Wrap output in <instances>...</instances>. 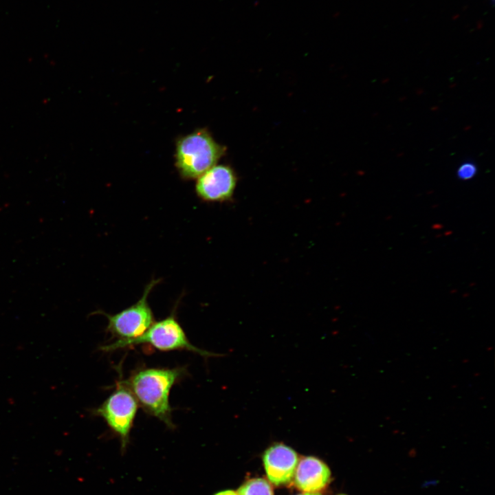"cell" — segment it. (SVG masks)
I'll list each match as a JSON object with an SVG mask.
<instances>
[{
	"label": "cell",
	"instance_id": "7a4b0ae2",
	"mask_svg": "<svg viewBox=\"0 0 495 495\" xmlns=\"http://www.w3.org/2000/svg\"><path fill=\"white\" fill-rule=\"evenodd\" d=\"M225 148L206 129H197L179 138L176 143L175 166L184 179H197L216 165Z\"/></svg>",
	"mask_w": 495,
	"mask_h": 495
},
{
	"label": "cell",
	"instance_id": "8fae6325",
	"mask_svg": "<svg viewBox=\"0 0 495 495\" xmlns=\"http://www.w3.org/2000/svg\"><path fill=\"white\" fill-rule=\"evenodd\" d=\"M214 495H237L236 492L232 490H224L219 492Z\"/></svg>",
	"mask_w": 495,
	"mask_h": 495
},
{
	"label": "cell",
	"instance_id": "7c38bea8",
	"mask_svg": "<svg viewBox=\"0 0 495 495\" xmlns=\"http://www.w3.org/2000/svg\"><path fill=\"white\" fill-rule=\"evenodd\" d=\"M297 495H321L317 492H304Z\"/></svg>",
	"mask_w": 495,
	"mask_h": 495
},
{
	"label": "cell",
	"instance_id": "3957f363",
	"mask_svg": "<svg viewBox=\"0 0 495 495\" xmlns=\"http://www.w3.org/2000/svg\"><path fill=\"white\" fill-rule=\"evenodd\" d=\"M140 344H148L161 351H189L205 358L220 355L193 345L176 318L175 311L166 318L155 321L140 336L129 340H116L101 346L100 350L109 352Z\"/></svg>",
	"mask_w": 495,
	"mask_h": 495
},
{
	"label": "cell",
	"instance_id": "52a82bcc",
	"mask_svg": "<svg viewBox=\"0 0 495 495\" xmlns=\"http://www.w3.org/2000/svg\"><path fill=\"white\" fill-rule=\"evenodd\" d=\"M263 460L267 478L275 485H287L294 478L298 456L289 446L274 443L265 450Z\"/></svg>",
	"mask_w": 495,
	"mask_h": 495
},
{
	"label": "cell",
	"instance_id": "ba28073f",
	"mask_svg": "<svg viewBox=\"0 0 495 495\" xmlns=\"http://www.w3.org/2000/svg\"><path fill=\"white\" fill-rule=\"evenodd\" d=\"M328 466L314 456L298 461L294 476L295 486L305 492H316L324 488L330 481Z\"/></svg>",
	"mask_w": 495,
	"mask_h": 495
},
{
	"label": "cell",
	"instance_id": "8992f818",
	"mask_svg": "<svg viewBox=\"0 0 495 495\" xmlns=\"http://www.w3.org/2000/svg\"><path fill=\"white\" fill-rule=\"evenodd\" d=\"M236 184V174L231 167L214 165L197 178L195 191L205 201H225L232 197Z\"/></svg>",
	"mask_w": 495,
	"mask_h": 495
},
{
	"label": "cell",
	"instance_id": "4fadbf2b",
	"mask_svg": "<svg viewBox=\"0 0 495 495\" xmlns=\"http://www.w3.org/2000/svg\"><path fill=\"white\" fill-rule=\"evenodd\" d=\"M339 495H344V494H339Z\"/></svg>",
	"mask_w": 495,
	"mask_h": 495
},
{
	"label": "cell",
	"instance_id": "30bf717a",
	"mask_svg": "<svg viewBox=\"0 0 495 495\" xmlns=\"http://www.w3.org/2000/svg\"><path fill=\"white\" fill-rule=\"evenodd\" d=\"M476 172V168L473 164L465 163L459 167L457 175L462 179H468L474 177Z\"/></svg>",
	"mask_w": 495,
	"mask_h": 495
},
{
	"label": "cell",
	"instance_id": "9c48e42d",
	"mask_svg": "<svg viewBox=\"0 0 495 495\" xmlns=\"http://www.w3.org/2000/svg\"><path fill=\"white\" fill-rule=\"evenodd\" d=\"M237 495H274L271 485L263 478H253L241 485Z\"/></svg>",
	"mask_w": 495,
	"mask_h": 495
},
{
	"label": "cell",
	"instance_id": "277c9868",
	"mask_svg": "<svg viewBox=\"0 0 495 495\" xmlns=\"http://www.w3.org/2000/svg\"><path fill=\"white\" fill-rule=\"evenodd\" d=\"M138 408L136 399L121 379L116 382L115 389L109 397L91 412L104 421L119 438L124 452L129 441Z\"/></svg>",
	"mask_w": 495,
	"mask_h": 495
},
{
	"label": "cell",
	"instance_id": "6da1fadb",
	"mask_svg": "<svg viewBox=\"0 0 495 495\" xmlns=\"http://www.w3.org/2000/svg\"><path fill=\"white\" fill-rule=\"evenodd\" d=\"M186 374V367L182 366L141 367L122 381L146 413L157 418L170 429H174L170 393L173 386Z\"/></svg>",
	"mask_w": 495,
	"mask_h": 495
},
{
	"label": "cell",
	"instance_id": "5b68a950",
	"mask_svg": "<svg viewBox=\"0 0 495 495\" xmlns=\"http://www.w3.org/2000/svg\"><path fill=\"white\" fill-rule=\"evenodd\" d=\"M160 282V279H153L145 287L138 301L116 314H109L103 311L96 312L107 318L106 330L116 340L135 339L143 334L155 321L148 298L152 289Z\"/></svg>",
	"mask_w": 495,
	"mask_h": 495
}]
</instances>
